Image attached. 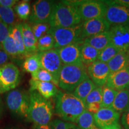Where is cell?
I'll use <instances>...</instances> for the list:
<instances>
[{
	"label": "cell",
	"instance_id": "1",
	"mask_svg": "<svg viewBox=\"0 0 129 129\" xmlns=\"http://www.w3.org/2000/svg\"><path fill=\"white\" fill-rule=\"evenodd\" d=\"M85 110L84 103L71 93L59 91L55 96L54 111L64 121L76 124L78 118Z\"/></svg>",
	"mask_w": 129,
	"mask_h": 129
},
{
	"label": "cell",
	"instance_id": "2",
	"mask_svg": "<svg viewBox=\"0 0 129 129\" xmlns=\"http://www.w3.org/2000/svg\"><path fill=\"white\" fill-rule=\"evenodd\" d=\"M30 104L26 120L33 124L44 125L50 123L54 109L51 102L42 97L36 91H29Z\"/></svg>",
	"mask_w": 129,
	"mask_h": 129
},
{
	"label": "cell",
	"instance_id": "3",
	"mask_svg": "<svg viewBox=\"0 0 129 129\" xmlns=\"http://www.w3.org/2000/svg\"><path fill=\"white\" fill-rule=\"evenodd\" d=\"M81 22L78 10L62 1L54 4L48 24L51 28H69Z\"/></svg>",
	"mask_w": 129,
	"mask_h": 129
},
{
	"label": "cell",
	"instance_id": "4",
	"mask_svg": "<svg viewBox=\"0 0 129 129\" xmlns=\"http://www.w3.org/2000/svg\"><path fill=\"white\" fill-rule=\"evenodd\" d=\"M88 78L87 68L84 64H63L59 74L57 86L66 92L71 93Z\"/></svg>",
	"mask_w": 129,
	"mask_h": 129
},
{
	"label": "cell",
	"instance_id": "5",
	"mask_svg": "<svg viewBox=\"0 0 129 129\" xmlns=\"http://www.w3.org/2000/svg\"><path fill=\"white\" fill-rule=\"evenodd\" d=\"M47 34L52 35L54 40V49L74 43H83L82 23L69 28H50Z\"/></svg>",
	"mask_w": 129,
	"mask_h": 129
},
{
	"label": "cell",
	"instance_id": "6",
	"mask_svg": "<svg viewBox=\"0 0 129 129\" xmlns=\"http://www.w3.org/2000/svg\"><path fill=\"white\" fill-rule=\"evenodd\" d=\"M78 10L82 21L101 18L105 16L108 6L103 1L85 0V1H64Z\"/></svg>",
	"mask_w": 129,
	"mask_h": 129
},
{
	"label": "cell",
	"instance_id": "7",
	"mask_svg": "<svg viewBox=\"0 0 129 129\" xmlns=\"http://www.w3.org/2000/svg\"><path fill=\"white\" fill-rule=\"evenodd\" d=\"M8 108L14 115L26 118L30 104L29 92L22 89H14L6 98Z\"/></svg>",
	"mask_w": 129,
	"mask_h": 129
},
{
	"label": "cell",
	"instance_id": "8",
	"mask_svg": "<svg viewBox=\"0 0 129 129\" xmlns=\"http://www.w3.org/2000/svg\"><path fill=\"white\" fill-rule=\"evenodd\" d=\"M41 68L49 72L54 78L55 85H58L59 74L63 65L57 49L46 51H38Z\"/></svg>",
	"mask_w": 129,
	"mask_h": 129
},
{
	"label": "cell",
	"instance_id": "9",
	"mask_svg": "<svg viewBox=\"0 0 129 129\" xmlns=\"http://www.w3.org/2000/svg\"><path fill=\"white\" fill-rule=\"evenodd\" d=\"M20 81V71L15 64L7 63L0 67V93L14 90Z\"/></svg>",
	"mask_w": 129,
	"mask_h": 129
},
{
	"label": "cell",
	"instance_id": "10",
	"mask_svg": "<svg viewBox=\"0 0 129 129\" xmlns=\"http://www.w3.org/2000/svg\"><path fill=\"white\" fill-rule=\"evenodd\" d=\"M56 3L52 1L38 0L33 4L29 17L32 25L38 23H48Z\"/></svg>",
	"mask_w": 129,
	"mask_h": 129
},
{
	"label": "cell",
	"instance_id": "11",
	"mask_svg": "<svg viewBox=\"0 0 129 129\" xmlns=\"http://www.w3.org/2000/svg\"><path fill=\"white\" fill-rule=\"evenodd\" d=\"M93 115L97 125L101 129L121 128L119 124L120 114L112 108H101L99 111Z\"/></svg>",
	"mask_w": 129,
	"mask_h": 129
},
{
	"label": "cell",
	"instance_id": "12",
	"mask_svg": "<svg viewBox=\"0 0 129 129\" xmlns=\"http://www.w3.org/2000/svg\"><path fill=\"white\" fill-rule=\"evenodd\" d=\"M86 68L88 77L97 87H103L106 85L111 74L107 63L97 60Z\"/></svg>",
	"mask_w": 129,
	"mask_h": 129
},
{
	"label": "cell",
	"instance_id": "13",
	"mask_svg": "<svg viewBox=\"0 0 129 129\" xmlns=\"http://www.w3.org/2000/svg\"><path fill=\"white\" fill-rule=\"evenodd\" d=\"M109 32L111 44L120 51L129 50V23L113 25Z\"/></svg>",
	"mask_w": 129,
	"mask_h": 129
},
{
	"label": "cell",
	"instance_id": "14",
	"mask_svg": "<svg viewBox=\"0 0 129 129\" xmlns=\"http://www.w3.org/2000/svg\"><path fill=\"white\" fill-rule=\"evenodd\" d=\"M111 25L105 17L90 19L82 23V37L86 38L109 31Z\"/></svg>",
	"mask_w": 129,
	"mask_h": 129
},
{
	"label": "cell",
	"instance_id": "15",
	"mask_svg": "<svg viewBox=\"0 0 129 129\" xmlns=\"http://www.w3.org/2000/svg\"><path fill=\"white\" fill-rule=\"evenodd\" d=\"M104 17L111 25L128 24L129 9L117 4L108 6Z\"/></svg>",
	"mask_w": 129,
	"mask_h": 129
},
{
	"label": "cell",
	"instance_id": "16",
	"mask_svg": "<svg viewBox=\"0 0 129 129\" xmlns=\"http://www.w3.org/2000/svg\"><path fill=\"white\" fill-rule=\"evenodd\" d=\"M74 43L57 48L59 55L63 64H83L81 59V45Z\"/></svg>",
	"mask_w": 129,
	"mask_h": 129
},
{
	"label": "cell",
	"instance_id": "17",
	"mask_svg": "<svg viewBox=\"0 0 129 129\" xmlns=\"http://www.w3.org/2000/svg\"><path fill=\"white\" fill-rule=\"evenodd\" d=\"M106 85L117 91L129 89V65L121 70L111 73Z\"/></svg>",
	"mask_w": 129,
	"mask_h": 129
},
{
	"label": "cell",
	"instance_id": "18",
	"mask_svg": "<svg viewBox=\"0 0 129 129\" xmlns=\"http://www.w3.org/2000/svg\"><path fill=\"white\" fill-rule=\"evenodd\" d=\"M29 91H36L42 97L48 100L56 96L59 91L57 86L50 82H42L31 79L29 81Z\"/></svg>",
	"mask_w": 129,
	"mask_h": 129
},
{
	"label": "cell",
	"instance_id": "19",
	"mask_svg": "<svg viewBox=\"0 0 129 129\" xmlns=\"http://www.w3.org/2000/svg\"><path fill=\"white\" fill-rule=\"evenodd\" d=\"M20 29L26 50L28 55L38 52L37 40L32 32L30 25L26 23H20Z\"/></svg>",
	"mask_w": 129,
	"mask_h": 129
},
{
	"label": "cell",
	"instance_id": "20",
	"mask_svg": "<svg viewBox=\"0 0 129 129\" xmlns=\"http://www.w3.org/2000/svg\"><path fill=\"white\" fill-rule=\"evenodd\" d=\"M111 73L125 68L129 65V50L120 51L114 58L107 63Z\"/></svg>",
	"mask_w": 129,
	"mask_h": 129
},
{
	"label": "cell",
	"instance_id": "21",
	"mask_svg": "<svg viewBox=\"0 0 129 129\" xmlns=\"http://www.w3.org/2000/svg\"><path fill=\"white\" fill-rule=\"evenodd\" d=\"M83 43L90 45L101 51L111 44L109 32V31L105 32L94 36L86 38L84 40Z\"/></svg>",
	"mask_w": 129,
	"mask_h": 129
},
{
	"label": "cell",
	"instance_id": "22",
	"mask_svg": "<svg viewBox=\"0 0 129 129\" xmlns=\"http://www.w3.org/2000/svg\"><path fill=\"white\" fill-rule=\"evenodd\" d=\"M100 51L90 45L83 43L81 45V59L85 67L98 60Z\"/></svg>",
	"mask_w": 129,
	"mask_h": 129
},
{
	"label": "cell",
	"instance_id": "23",
	"mask_svg": "<svg viewBox=\"0 0 129 129\" xmlns=\"http://www.w3.org/2000/svg\"><path fill=\"white\" fill-rule=\"evenodd\" d=\"M11 33L15 41L16 47L19 52V55L20 59L26 58L29 56L26 50L25 44L23 43V37H22V32L20 29V23L16 24L15 25L10 26Z\"/></svg>",
	"mask_w": 129,
	"mask_h": 129
},
{
	"label": "cell",
	"instance_id": "24",
	"mask_svg": "<svg viewBox=\"0 0 129 129\" xmlns=\"http://www.w3.org/2000/svg\"><path fill=\"white\" fill-rule=\"evenodd\" d=\"M129 107V89L118 91L112 108L119 114L124 112Z\"/></svg>",
	"mask_w": 129,
	"mask_h": 129
},
{
	"label": "cell",
	"instance_id": "25",
	"mask_svg": "<svg viewBox=\"0 0 129 129\" xmlns=\"http://www.w3.org/2000/svg\"><path fill=\"white\" fill-rule=\"evenodd\" d=\"M97 86L94 83L90 80V78H88L84 80L75 88L72 94L84 103L88 95Z\"/></svg>",
	"mask_w": 129,
	"mask_h": 129
},
{
	"label": "cell",
	"instance_id": "26",
	"mask_svg": "<svg viewBox=\"0 0 129 129\" xmlns=\"http://www.w3.org/2000/svg\"><path fill=\"white\" fill-rule=\"evenodd\" d=\"M76 124L81 129H101L95 121L93 114L87 110L80 116Z\"/></svg>",
	"mask_w": 129,
	"mask_h": 129
},
{
	"label": "cell",
	"instance_id": "27",
	"mask_svg": "<svg viewBox=\"0 0 129 129\" xmlns=\"http://www.w3.org/2000/svg\"><path fill=\"white\" fill-rule=\"evenodd\" d=\"M2 47L3 49L9 56L12 59H20L15 41L11 33L10 28V34L9 36L3 43Z\"/></svg>",
	"mask_w": 129,
	"mask_h": 129
},
{
	"label": "cell",
	"instance_id": "28",
	"mask_svg": "<svg viewBox=\"0 0 129 129\" xmlns=\"http://www.w3.org/2000/svg\"><path fill=\"white\" fill-rule=\"evenodd\" d=\"M24 71L30 74L37 71L41 68V63L38 53L30 54L25 58L23 64Z\"/></svg>",
	"mask_w": 129,
	"mask_h": 129
},
{
	"label": "cell",
	"instance_id": "29",
	"mask_svg": "<svg viewBox=\"0 0 129 129\" xmlns=\"http://www.w3.org/2000/svg\"><path fill=\"white\" fill-rule=\"evenodd\" d=\"M117 91L112 89L107 85H104L102 87V108H112Z\"/></svg>",
	"mask_w": 129,
	"mask_h": 129
},
{
	"label": "cell",
	"instance_id": "30",
	"mask_svg": "<svg viewBox=\"0 0 129 129\" xmlns=\"http://www.w3.org/2000/svg\"><path fill=\"white\" fill-rule=\"evenodd\" d=\"M54 40L50 34L41 37L37 40V50L38 51H46L54 49Z\"/></svg>",
	"mask_w": 129,
	"mask_h": 129
},
{
	"label": "cell",
	"instance_id": "31",
	"mask_svg": "<svg viewBox=\"0 0 129 129\" xmlns=\"http://www.w3.org/2000/svg\"><path fill=\"white\" fill-rule=\"evenodd\" d=\"M119 51L120 50L117 48L110 44L103 50L100 51L98 60L107 63L112 58H114L117 55Z\"/></svg>",
	"mask_w": 129,
	"mask_h": 129
},
{
	"label": "cell",
	"instance_id": "32",
	"mask_svg": "<svg viewBox=\"0 0 129 129\" xmlns=\"http://www.w3.org/2000/svg\"><path fill=\"white\" fill-rule=\"evenodd\" d=\"M15 18V13L12 8L0 6V20L9 26H12L14 25Z\"/></svg>",
	"mask_w": 129,
	"mask_h": 129
},
{
	"label": "cell",
	"instance_id": "33",
	"mask_svg": "<svg viewBox=\"0 0 129 129\" xmlns=\"http://www.w3.org/2000/svg\"><path fill=\"white\" fill-rule=\"evenodd\" d=\"M16 14L22 20H26L30 14V6L28 1H23L16 5L14 7Z\"/></svg>",
	"mask_w": 129,
	"mask_h": 129
},
{
	"label": "cell",
	"instance_id": "34",
	"mask_svg": "<svg viewBox=\"0 0 129 129\" xmlns=\"http://www.w3.org/2000/svg\"><path fill=\"white\" fill-rule=\"evenodd\" d=\"M102 87H97L87 97L84 102V104L85 107L90 104H101L102 105Z\"/></svg>",
	"mask_w": 129,
	"mask_h": 129
},
{
	"label": "cell",
	"instance_id": "35",
	"mask_svg": "<svg viewBox=\"0 0 129 129\" xmlns=\"http://www.w3.org/2000/svg\"><path fill=\"white\" fill-rule=\"evenodd\" d=\"M31 79L42 82H50L55 84L53 75L47 71L42 68L31 74Z\"/></svg>",
	"mask_w": 129,
	"mask_h": 129
},
{
	"label": "cell",
	"instance_id": "36",
	"mask_svg": "<svg viewBox=\"0 0 129 129\" xmlns=\"http://www.w3.org/2000/svg\"><path fill=\"white\" fill-rule=\"evenodd\" d=\"M30 27L37 40L41 37L46 35L51 28L48 23L33 24V25H31Z\"/></svg>",
	"mask_w": 129,
	"mask_h": 129
},
{
	"label": "cell",
	"instance_id": "37",
	"mask_svg": "<svg viewBox=\"0 0 129 129\" xmlns=\"http://www.w3.org/2000/svg\"><path fill=\"white\" fill-rule=\"evenodd\" d=\"M51 125L53 129H81L76 124L66 122L59 119L51 121Z\"/></svg>",
	"mask_w": 129,
	"mask_h": 129
},
{
	"label": "cell",
	"instance_id": "38",
	"mask_svg": "<svg viewBox=\"0 0 129 129\" xmlns=\"http://www.w3.org/2000/svg\"><path fill=\"white\" fill-rule=\"evenodd\" d=\"M10 34V26L0 20V44H2Z\"/></svg>",
	"mask_w": 129,
	"mask_h": 129
},
{
	"label": "cell",
	"instance_id": "39",
	"mask_svg": "<svg viewBox=\"0 0 129 129\" xmlns=\"http://www.w3.org/2000/svg\"><path fill=\"white\" fill-rule=\"evenodd\" d=\"M103 2L107 6L117 4L129 9V0H110V1L106 0V1H103Z\"/></svg>",
	"mask_w": 129,
	"mask_h": 129
},
{
	"label": "cell",
	"instance_id": "40",
	"mask_svg": "<svg viewBox=\"0 0 129 129\" xmlns=\"http://www.w3.org/2000/svg\"><path fill=\"white\" fill-rule=\"evenodd\" d=\"M121 121L125 129H129V107L124 112L122 113Z\"/></svg>",
	"mask_w": 129,
	"mask_h": 129
},
{
	"label": "cell",
	"instance_id": "41",
	"mask_svg": "<svg viewBox=\"0 0 129 129\" xmlns=\"http://www.w3.org/2000/svg\"><path fill=\"white\" fill-rule=\"evenodd\" d=\"M10 59L9 56L5 52L3 49H0V67L9 63Z\"/></svg>",
	"mask_w": 129,
	"mask_h": 129
},
{
	"label": "cell",
	"instance_id": "42",
	"mask_svg": "<svg viewBox=\"0 0 129 129\" xmlns=\"http://www.w3.org/2000/svg\"><path fill=\"white\" fill-rule=\"evenodd\" d=\"M18 2L17 0H1L0 6L12 8V7Z\"/></svg>",
	"mask_w": 129,
	"mask_h": 129
},
{
	"label": "cell",
	"instance_id": "43",
	"mask_svg": "<svg viewBox=\"0 0 129 129\" xmlns=\"http://www.w3.org/2000/svg\"><path fill=\"white\" fill-rule=\"evenodd\" d=\"M32 129H53L52 126L51 125V122L47 124L44 125H38L33 124Z\"/></svg>",
	"mask_w": 129,
	"mask_h": 129
},
{
	"label": "cell",
	"instance_id": "44",
	"mask_svg": "<svg viewBox=\"0 0 129 129\" xmlns=\"http://www.w3.org/2000/svg\"><path fill=\"white\" fill-rule=\"evenodd\" d=\"M3 113V106H2V102H1V99L0 98V117H1Z\"/></svg>",
	"mask_w": 129,
	"mask_h": 129
},
{
	"label": "cell",
	"instance_id": "45",
	"mask_svg": "<svg viewBox=\"0 0 129 129\" xmlns=\"http://www.w3.org/2000/svg\"><path fill=\"white\" fill-rule=\"evenodd\" d=\"M0 49H3L2 44H0Z\"/></svg>",
	"mask_w": 129,
	"mask_h": 129
},
{
	"label": "cell",
	"instance_id": "46",
	"mask_svg": "<svg viewBox=\"0 0 129 129\" xmlns=\"http://www.w3.org/2000/svg\"><path fill=\"white\" fill-rule=\"evenodd\" d=\"M116 129H121V128H116Z\"/></svg>",
	"mask_w": 129,
	"mask_h": 129
},
{
	"label": "cell",
	"instance_id": "47",
	"mask_svg": "<svg viewBox=\"0 0 129 129\" xmlns=\"http://www.w3.org/2000/svg\"><path fill=\"white\" fill-rule=\"evenodd\" d=\"M14 129H19V128H14Z\"/></svg>",
	"mask_w": 129,
	"mask_h": 129
},
{
	"label": "cell",
	"instance_id": "48",
	"mask_svg": "<svg viewBox=\"0 0 129 129\" xmlns=\"http://www.w3.org/2000/svg\"><path fill=\"white\" fill-rule=\"evenodd\" d=\"M0 3H1V0H0Z\"/></svg>",
	"mask_w": 129,
	"mask_h": 129
},
{
	"label": "cell",
	"instance_id": "49",
	"mask_svg": "<svg viewBox=\"0 0 129 129\" xmlns=\"http://www.w3.org/2000/svg\"><path fill=\"white\" fill-rule=\"evenodd\" d=\"M13 129H14V128H13Z\"/></svg>",
	"mask_w": 129,
	"mask_h": 129
}]
</instances>
